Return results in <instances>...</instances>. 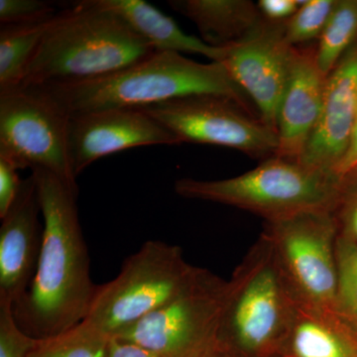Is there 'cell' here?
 <instances>
[{"label":"cell","mask_w":357,"mask_h":357,"mask_svg":"<svg viewBox=\"0 0 357 357\" xmlns=\"http://www.w3.org/2000/svg\"><path fill=\"white\" fill-rule=\"evenodd\" d=\"M43 218L36 272L13 312L21 330L35 340L53 337L88 316L96 287L77 211V182L44 169L31 170Z\"/></svg>","instance_id":"6da1fadb"},{"label":"cell","mask_w":357,"mask_h":357,"mask_svg":"<svg viewBox=\"0 0 357 357\" xmlns=\"http://www.w3.org/2000/svg\"><path fill=\"white\" fill-rule=\"evenodd\" d=\"M44 86L70 115L110 109H141L192 96L231 98L253 112L250 100L220 62H195L183 54L155 51L107 76Z\"/></svg>","instance_id":"7a4b0ae2"},{"label":"cell","mask_w":357,"mask_h":357,"mask_svg":"<svg viewBox=\"0 0 357 357\" xmlns=\"http://www.w3.org/2000/svg\"><path fill=\"white\" fill-rule=\"evenodd\" d=\"M154 52L100 0H84L55 16L20 88L98 79Z\"/></svg>","instance_id":"3957f363"},{"label":"cell","mask_w":357,"mask_h":357,"mask_svg":"<svg viewBox=\"0 0 357 357\" xmlns=\"http://www.w3.org/2000/svg\"><path fill=\"white\" fill-rule=\"evenodd\" d=\"M299 304L262 234L229 280L215 345L229 357H283Z\"/></svg>","instance_id":"277c9868"},{"label":"cell","mask_w":357,"mask_h":357,"mask_svg":"<svg viewBox=\"0 0 357 357\" xmlns=\"http://www.w3.org/2000/svg\"><path fill=\"white\" fill-rule=\"evenodd\" d=\"M340 181V176L310 168L299 160L273 156L234 178H180L175 191L183 198L227 204L274 222L311 211H333Z\"/></svg>","instance_id":"5b68a950"},{"label":"cell","mask_w":357,"mask_h":357,"mask_svg":"<svg viewBox=\"0 0 357 357\" xmlns=\"http://www.w3.org/2000/svg\"><path fill=\"white\" fill-rule=\"evenodd\" d=\"M199 268L185 261L178 246L148 241L124 260L114 280L98 285L84 321L114 337L174 299Z\"/></svg>","instance_id":"8992f818"},{"label":"cell","mask_w":357,"mask_h":357,"mask_svg":"<svg viewBox=\"0 0 357 357\" xmlns=\"http://www.w3.org/2000/svg\"><path fill=\"white\" fill-rule=\"evenodd\" d=\"M265 234L300 304L340 316L337 220L332 211H311L267 222Z\"/></svg>","instance_id":"52a82bcc"},{"label":"cell","mask_w":357,"mask_h":357,"mask_svg":"<svg viewBox=\"0 0 357 357\" xmlns=\"http://www.w3.org/2000/svg\"><path fill=\"white\" fill-rule=\"evenodd\" d=\"M70 119L44 86L0 93V158L18 170L44 169L77 182L68 149Z\"/></svg>","instance_id":"ba28073f"},{"label":"cell","mask_w":357,"mask_h":357,"mask_svg":"<svg viewBox=\"0 0 357 357\" xmlns=\"http://www.w3.org/2000/svg\"><path fill=\"white\" fill-rule=\"evenodd\" d=\"M227 291L229 281L199 268L174 299L114 337L158 357H199L215 344Z\"/></svg>","instance_id":"9c48e42d"},{"label":"cell","mask_w":357,"mask_h":357,"mask_svg":"<svg viewBox=\"0 0 357 357\" xmlns=\"http://www.w3.org/2000/svg\"><path fill=\"white\" fill-rule=\"evenodd\" d=\"M141 109L173 133L181 144L215 145L263 160L276 155V131L231 98L192 96Z\"/></svg>","instance_id":"30bf717a"},{"label":"cell","mask_w":357,"mask_h":357,"mask_svg":"<svg viewBox=\"0 0 357 357\" xmlns=\"http://www.w3.org/2000/svg\"><path fill=\"white\" fill-rule=\"evenodd\" d=\"M285 23L264 20L246 38L227 47L220 62L252 102L260 119L276 133L294 54V47L286 41Z\"/></svg>","instance_id":"8fae6325"},{"label":"cell","mask_w":357,"mask_h":357,"mask_svg":"<svg viewBox=\"0 0 357 357\" xmlns=\"http://www.w3.org/2000/svg\"><path fill=\"white\" fill-rule=\"evenodd\" d=\"M180 141L143 109H110L70 115L68 149L77 177L96 160L131 148Z\"/></svg>","instance_id":"7c38bea8"},{"label":"cell","mask_w":357,"mask_h":357,"mask_svg":"<svg viewBox=\"0 0 357 357\" xmlns=\"http://www.w3.org/2000/svg\"><path fill=\"white\" fill-rule=\"evenodd\" d=\"M356 122L357 42L328 75L318 124L301 156V163L337 175Z\"/></svg>","instance_id":"4fadbf2b"},{"label":"cell","mask_w":357,"mask_h":357,"mask_svg":"<svg viewBox=\"0 0 357 357\" xmlns=\"http://www.w3.org/2000/svg\"><path fill=\"white\" fill-rule=\"evenodd\" d=\"M41 206L34 178L22 181L20 194L1 218L0 301L15 304L33 280L43 239Z\"/></svg>","instance_id":"5bb4252c"},{"label":"cell","mask_w":357,"mask_h":357,"mask_svg":"<svg viewBox=\"0 0 357 357\" xmlns=\"http://www.w3.org/2000/svg\"><path fill=\"white\" fill-rule=\"evenodd\" d=\"M326 79L317 63L316 47H294L290 75L277 117L275 156L300 160L318 124Z\"/></svg>","instance_id":"9a60e30c"},{"label":"cell","mask_w":357,"mask_h":357,"mask_svg":"<svg viewBox=\"0 0 357 357\" xmlns=\"http://www.w3.org/2000/svg\"><path fill=\"white\" fill-rule=\"evenodd\" d=\"M105 8L116 14L155 51L191 53L222 62L227 47L218 48L204 40L185 34L172 18L143 0H100Z\"/></svg>","instance_id":"2e32d148"},{"label":"cell","mask_w":357,"mask_h":357,"mask_svg":"<svg viewBox=\"0 0 357 357\" xmlns=\"http://www.w3.org/2000/svg\"><path fill=\"white\" fill-rule=\"evenodd\" d=\"M169 3L197 26L202 40L218 48L238 43L264 21L257 4L248 0H177Z\"/></svg>","instance_id":"e0dca14e"},{"label":"cell","mask_w":357,"mask_h":357,"mask_svg":"<svg viewBox=\"0 0 357 357\" xmlns=\"http://www.w3.org/2000/svg\"><path fill=\"white\" fill-rule=\"evenodd\" d=\"M283 357H357V335L340 316L299 304Z\"/></svg>","instance_id":"ac0fdd59"},{"label":"cell","mask_w":357,"mask_h":357,"mask_svg":"<svg viewBox=\"0 0 357 357\" xmlns=\"http://www.w3.org/2000/svg\"><path fill=\"white\" fill-rule=\"evenodd\" d=\"M53 20L39 24L1 26L0 93L20 88L28 67Z\"/></svg>","instance_id":"d6986e66"},{"label":"cell","mask_w":357,"mask_h":357,"mask_svg":"<svg viewBox=\"0 0 357 357\" xmlns=\"http://www.w3.org/2000/svg\"><path fill=\"white\" fill-rule=\"evenodd\" d=\"M357 36V1H337L316 46L319 70L328 75L351 48Z\"/></svg>","instance_id":"ffe728a7"},{"label":"cell","mask_w":357,"mask_h":357,"mask_svg":"<svg viewBox=\"0 0 357 357\" xmlns=\"http://www.w3.org/2000/svg\"><path fill=\"white\" fill-rule=\"evenodd\" d=\"M110 338L83 321L67 332L36 340L27 357H107Z\"/></svg>","instance_id":"44dd1931"},{"label":"cell","mask_w":357,"mask_h":357,"mask_svg":"<svg viewBox=\"0 0 357 357\" xmlns=\"http://www.w3.org/2000/svg\"><path fill=\"white\" fill-rule=\"evenodd\" d=\"M335 255L338 314L357 335V244L338 234Z\"/></svg>","instance_id":"7402d4cb"},{"label":"cell","mask_w":357,"mask_h":357,"mask_svg":"<svg viewBox=\"0 0 357 357\" xmlns=\"http://www.w3.org/2000/svg\"><path fill=\"white\" fill-rule=\"evenodd\" d=\"M337 1L305 0L297 13L285 23V38L292 47L305 45L319 38L332 15Z\"/></svg>","instance_id":"603a6c76"},{"label":"cell","mask_w":357,"mask_h":357,"mask_svg":"<svg viewBox=\"0 0 357 357\" xmlns=\"http://www.w3.org/2000/svg\"><path fill=\"white\" fill-rule=\"evenodd\" d=\"M333 215L338 234L357 244V168L340 177Z\"/></svg>","instance_id":"cb8c5ba5"},{"label":"cell","mask_w":357,"mask_h":357,"mask_svg":"<svg viewBox=\"0 0 357 357\" xmlns=\"http://www.w3.org/2000/svg\"><path fill=\"white\" fill-rule=\"evenodd\" d=\"M57 13L51 3L41 0H0L1 26L39 24Z\"/></svg>","instance_id":"d4e9b609"},{"label":"cell","mask_w":357,"mask_h":357,"mask_svg":"<svg viewBox=\"0 0 357 357\" xmlns=\"http://www.w3.org/2000/svg\"><path fill=\"white\" fill-rule=\"evenodd\" d=\"M35 342L16 323L13 304L0 301V357H27Z\"/></svg>","instance_id":"484cf974"},{"label":"cell","mask_w":357,"mask_h":357,"mask_svg":"<svg viewBox=\"0 0 357 357\" xmlns=\"http://www.w3.org/2000/svg\"><path fill=\"white\" fill-rule=\"evenodd\" d=\"M17 171L10 162L0 158V218L6 217L20 194L23 180Z\"/></svg>","instance_id":"4316f807"},{"label":"cell","mask_w":357,"mask_h":357,"mask_svg":"<svg viewBox=\"0 0 357 357\" xmlns=\"http://www.w3.org/2000/svg\"><path fill=\"white\" fill-rule=\"evenodd\" d=\"M257 7L265 20L283 23L297 13L300 0H260Z\"/></svg>","instance_id":"83f0119b"},{"label":"cell","mask_w":357,"mask_h":357,"mask_svg":"<svg viewBox=\"0 0 357 357\" xmlns=\"http://www.w3.org/2000/svg\"><path fill=\"white\" fill-rule=\"evenodd\" d=\"M107 357H158L154 352L119 337L110 338Z\"/></svg>","instance_id":"f1b7e54d"},{"label":"cell","mask_w":357,"mask_h":357,"mask_svg":"<svg viewBox=\"0 0 357 357\" xmlns=\"http://www.w3.org/2000/svg\"><path fill=\"white\" fill-rule=\"evenodd\" d=\"M356 168H357V122L354 133H352L349 148H347L344 158L338 166L337 175L342 177V176L351 172Z\"/></svg>","instance_id":"f546056e"},{"label":"cell","mask_w":357,"mask_h":357,"mask_svg":"<svg viewBox=\"0 0 357 357\" xmlns=\"http://www.w3.org/2000/svg\"><path fill=\"white\" fill-rule=\"evenodd\" d=\"M199 357H229L222 351H220L217 345H213L211 349L208 351H204L203 354H201Z\"/></svg>","instance_id":"4dcf8cb0"}]
</instances>
